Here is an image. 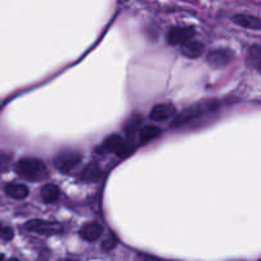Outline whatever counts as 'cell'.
<instances>
[{
  "label": "cell",
  "instance_id": "obj_7",
  "mask_svg": "<svg viewBox=\"0 0 261 261\" xmlns=\"http://www.w3.org/2000/svg\"><path fill=\"white\" fill-rule=\"evenodd\" d=\"M102 232H103L102 224H99L98 222H91V223H87L82 227L79 234H81V237L84 241L93 242L101 237Z\"/></svg>",
  "mask_w": 261,
  "mask_h": 261
},
{
  "label": "cell",
  "instance_id": "obj_3",
  "mask_svg": "<svg viewBox=\"0 0 261 261\" xmlns=\"http://www.w3.org/2000/svg\"><path fill=\"white\" fill-rule=\"evenodd\" d=\"M24 228L27 231L35 232V233L43 234V236H53V234H59L63 232V226L56 222L41 221V219H33L28 221L24 224Z\"/></svg>",
  "mask_w": 261,
  "mask_h": 261
},
{
  "label": "cell",
  "instance_id": "obj_1",
  "mask_svg": "<svg viewBox=\"0 0 261 261\" xmlns=\"http://www.w3.org/2000/svg\"><path fill=\"white\" fill-rule=\"evenodd\" d=\"M14 171L22 178L31 181H40L47 176L45 163L38 158H23L14 166Z\"/></svg>",
  "mask_w": 261,
  "mask_h": 261
},
{
  "label": "cell",
  "instance_id": "obj_13",
  "mask_svg": "<svg viewBox=\"0 0 261 261\" xmlns=\"http://www.w3.org/2000/svg\"><path fill=\"white\" fill-rule=\"evenodd\" d=\"M162 130L158 126H154V125H147V126L142 127L139 130V139L142 143H148L150 140L155 139L157 137H160Z\"/></svg>",
  "mask_w": 261,
  "mask_h": 261
},
{
  "label": "cell",
  "instance_id": "obj_6",
  "mask_svg": "<svg viewBox=\"0 0 261 261\" xmlns=\"http://www.w3.org/2000/svg\"><path fill=\"white\" fill-rule=\"evenodd\" d=\"M175 115L176 107L172 103H160L153 107L149 117L154 121H165V120L172 119Z\"/></svg>",
  "mask_w": 261,
  "mask_h": 261
},
{
  "label": "cell",
  "instance_id": "obj_12",
  "mask_svg": "<svg viewBox=\"0 0 261 261\" xmlns=\"http://www.w3.org/2000/svg\"><path fill=\"white\" fill-rule=\"evenodd\" d=\"M233 20L239 25L250 28V30H260L261 28V20L257 17H254V15L237 14L233 17Z\"/></svg>",
  "mask_w": 261,
  "mask_h": 261
},
{
  "label": "cell",
  "instance_id": "obj_4",
  "mask_svg": "<svg viewBox=\"0 0 261 261\" xmlns=\"http://www.w3.org/2000/svg\"><path fill=\"white\" fill-rule=\"evenodd\" d=\"M213 109H214V103H200V105H196V106L190 107V109H188L185 112H182V114L175 120L172 126L173 127L182 126V125L193 121V120L196 119V117L206 114L208 111H212Z\"/></svg>",
  "mask_w": 261,
  "mask_h": 261
},
{
  "label": "cell",
  "instance_id": "obj_16",
  "mask_svg": "<svg viewBox=\"0 0 261 261\" xmlns=\"http://www.w3.org/2000/svg\"><path fill=\"white\" fill-rule=\"evenodd\" d=\"M140 126H142V117L135 115V116L130 117L126 121L124 126V132L127 137H133L138 130H140Z\"/></svg>",
  "mask_w": 261,
  "mask_h": 261
},
{
  "label": "cell",
  "instance_id": "obj_20",
  "mask_svg": "<svg viewBox=\"0 0 261 261\" xmlns=\"http://www.w3.org/2000/svg\"><path fill=\"white\" fill-rule=\"evenodd\" d=\"M8 261H19V260H17V259H10V260H8Z\"/></svg>",
  "mask_w": 261,
  "mask_h": 261
},
{
  "label": "cell",
  "instance_id": "obj_5",
  "mask_svg": "<svg viewBox=\"0 0 261 261\" xmlns=\"http://www.w3.org/2000/svg\"><path fill=\"white\" fill-rule=\"evenodd\" d=\"M195 35L193 27H172L167 33V42L170 45H181L191 41Z\"/></svg>",
  "mask_w": 261,
  "mask_h": 261
},
{
  "label": "cell",
  "instance_id": "obj_22",
  "mask_svg": "<svg viewBox=\"0 0 261 261\" xmlns=\"http://www.w3.org/2000/svg\"><path fill=\"white\" fill-rule=\"evenodd\" d=\"M260 261H261V260H260Z\"/></svg>",
  "mask_w": 261,
  "mask_h": 261
},
{
  "label": "cell",
  "instance_id": "obj_11",
  "mask_svg": "<svg viewBox=\"0 0 261 261\" xmlns=\"http://www.w3.org/2000/svg\"><path fill=\"white\" fill-rule=\"evenodd\" d=\"M204 46L203 43L199 42V41H188L186 43H184L182 47H181V53L182 55H185L186 58L195 59L203 54Z\"/></svg>",
  "mask_w": 261,
  "mask_h": 261
},
{
  "label": "cell",
  "instance_id": "obj_18",
  "mask_svg": "<svg viewBox=\"0 0 261 261\" xmlns=\"http://www.w3.org/2000/svg\"><path fill=\"white\" fill-rule=\"evenodd\" d=\"M2 239L4 241H9V240L13 239V229L10 227L4 226L2 228Z\"/></svg>",
  "mask_w": 261,
  "mask_h": 261
},
{
  "label": "cell",
  "instance_id": "obj_10",
  "mask_svg": "<svg viewBox=\"0 0 261 261\" xmlns=\"http://www.w3.org/2000/svg\"><path fill=\"white\" fill-rule=\"evenodd\" d=\"M4 191L8 196L13 199H24L28 196V188L19 182H9L4 186Z\"/></svg>",
  "mask_w": 261,
  "mask_h": 261
},
{
  "label": "cell",
  "instance_id": "obj_17",
  "mask_svg": "<svg viewBox=\"0 0 261 261\" xmlns=\"http://www.w3.org/2000/svg\"><path fill=\"white\" fill-rule=\"evenodd\" d=\"M116 245H117L116 236H115V234H112V233H110V234H107V236L105 237L103 240H102L101 247L105 250V251H110V250L114 249Z\"/></svg>",
  "mask_w": 261,
  "mask_h": 261
},
{
  "label": "cell",
  "instance_id": "obj_2",
  "mask_svg": "<svg viewBox=\"0 0 261 261\" xmlns=\"http://www.w3.org/2000/svg\"><path fill=\"white\" fill-rule=\"evenodd\" d=\"M82 161V154L76 150H70L65 149L61 150L56 154L55 160H54V165L61 172H69V171L73 170L74 167L79 165V162Z\"/></svg>",
  "mask_w": 261,
  "mask_h": 261
},
{
  "label": "cell",
  "instance_id": "obj_15",
  "mask_svg": "<svg viewBox=\"0 0 261 261\" xmlns=\"http://www.w3.org/2000/svg\"><path fill=\"white\" fill-rule=\"evenodd\" d=\"M125 140L121 139L120 135H110V137L106 138V140L103 142V149L105 150H109V152H115L117 153L121 147L124 145Z\"/></svg>",
  "mask_w": 261,
  "mask_h": 261
},
{
  "label": "cell",
  "instance_id": "obj_21",
  "mask_svg": "<svg viewBox=\"0 0 261 261\" xmlns=\"http://www.w3.org/2000/svg\"><path fill=\"white\" fill-rule=\"evenodd\" d=\"M65 261H75V260H65Z\"/></svg>",
  "mask_w": 261,
  "mask_h": 261
},
{
  "label": "cell",
  "instance_id": "obj_8",
  "mask_svg": "<svg viewBox=\"0 0 261 261\" xmlns=\"http://www.w3.org/2000/svg\"><path fill=\"white\" fill-rule=\"evenodd\" d=\"M102 176H103V171L96 162L87 165L81 173V178L87 182H97V181L101 180Z\"/></svg>",
  "mask_w": 261,
  "mask_h": 261
},
{
  "label": "cell",
  "instance_id": "obj_14",
  "mask_svg": "<svg viewBox=\"0 0 261 261\" xmlns=\"http://www.w3.org/2000/svg\"><path fill=\"white\" fill-rule=\"evenodd\" d=\"M59 195H60L59 188L53 184H47L41 189V198L45 203H54L55 200H58Z\"/></svg>",
  "mask_w": 261,
  "mask_h": 261
},
{
  "label": "cell",
  "instance_id": "obj_19",
  "mask_svg": "<svg viewBox=\"0 0 261 261\" xmlns=\"http://www.w3.org/2000/svg\"><path fill=\"white\" fill-rule=\"evenodd\" d=\"M144 261H162V260H160L158 257H154V256H145Z\"/></svg>",
  "mask_w": 261,
  "mask_h": 261
},
{
  "label": "cell",
  "instance_id": "obj_9",
  "mask_svg": "<svg viewBox=\"0 0 261 261\" xmlns=\"http://www.w3.org/2000/svg\"><path fill=\"white\" fill-rule=\"evenodd\" d=\"M209 65H212L213 68H222V66L227 65L231 60V53L227 50H217L212 51L211 54L206 58Z\"/></svg>",
  "mask_w": 261,
  "mask_h": 261
}]
</instances>
